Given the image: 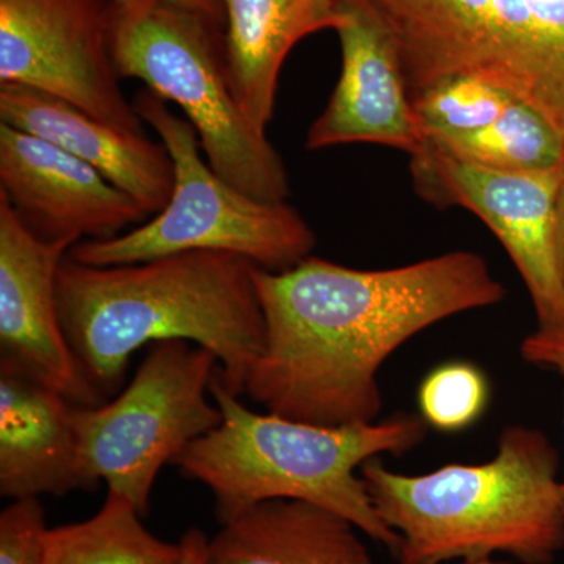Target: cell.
<instances>
[{
	"mask_svg": "<svg viewBox=\"0 0 564 564\" xmlns=\"http://www.w3.org/2000/svg\"><path fill=\"white\" fill-rule=\"evenodd\" d=\"M429 143L458 161L500 172H543L564 163L563 137L519 99L481 131Z\"/></svg>",
	"mask_w": 564,
	"mask_h": 564,
	"instance_id": "18",
	"label": "cell"
},
{
	"mask_svg": "<svg viewBox=\"0 0 564 564\" xmlns=\"http://www.w3.org/2000/svg\"><path fill=\"white\" fill-rule=\"evenodd\" d=\"M459 564H497V563H492V562H489V560H486V562L459 563Z\"/></svg>",
	"mask_w": 564,
	"mask_h": 564,
	"instance_id": "26",
	"label": "cell"
},
{
	"mask_svg": "<svg viewBox=\"0 0 564 564\" xmlns=\"http://www.w3.org/2000/svg\"><path fill=\"white\" fill-rule=\"evenodd\" d=\"M0 193L44 240H107L150 215L87 162L0 122Z\"/></svg>",
	"mask_w": 564,
	"mask_h": 564,
	"instance_id": "12",
	"label": "cell"
},
{
	"mask_svg": "<svg viewBox=\"0 0 564 564\" xmlns=\"http://www.w3.org/2000/svg\"><path fill=\"white\" fill-rule=\"evenodd\" d=\"M521 356L533 366L554 370L564 380V326L538 328L522 340ZM562 491L564 503V475Z\"/></svg>",
	"mask_w": 564,
	"mask_h": 564,
	"instance_id": "22",
	"label": "cell"
},
{
	"mask_svg": "<svg viewBox=\"0 0 564 564\" xmlns=\"http://www.w3.org/2000/svg\"><path fill=\"white\" fill-rule=\"evenodd\" d=\"M73 403L39 378L0 361V494L31 499L91 491L70 422Z\"/></svg>",
	"mask_w": 564,
	"mask_h": 564,
	"instance_id": "14",
	"label": "cell"
},
{
	"mask_svg": "<svg viewBox=\"0 0 564 564\" xmlns=\"http://www.w3.org/2000/svg\"><path fill=\"white\" fill-rule=\"evenodd\" d=\"M359 474L375 510L399 534V564L486 562L496 554L551 564L564 547L558 455L540 430L507 426L497 454L480 464L406 475L373 458Z\"/></svg>",
	"mask_w": 564,
	"mask_h": 564,
	"instance_id": "3",
	"label": "cell"
},
{
	"mask_svg": "<svg viewBox=\"0 0 564 564\" xmlns=\"http://www.w3.org/2000/svg\"><path fill=\"white\" fill-rule=\"evenodd\" d=\"M109 35L121 79L176 104L215 173L259 202H288L280 152L234 95L221 22L163 0H120L111 2Z\"/></svg>",
	"mask_w": 564,
	"mask_h": 564,
	"instance_id": "5",
	"label": "cell"
},
{
	"mask_svg": "<svg viewBox=\"0 0 564 564\" xmlns=\"http://www.w3.org/2000/svg\"><path fill=\"white\" fill-rule=\"evenodd\" d=\"M489 386L478 367L469 362H445L422 381L419 408L426 425L455 433L473 426L484 415Z\"/></svg>",
	"mask_w": 564,
	"mask_h": 564,
	"instance_id": "20",
	"label": "cell"
},
{
	"mask_svg": "<svg viewBox=\"0 0 564 564\" xmlns=\"http://www.w3.org/2000/svg\"><path fill=\"white\" fill-rule=\"evenodd\" d=\"M218 370L214 352L188 340L151 344L131 384L109 403L70 408L82 474L91 491L107 489L150 510L158 475L221 423L207 399Z\"/></svg>",
	"mask_w": 564,
	"mask_h": 564,
	"instance_id": "7",
	"label": "cell"
},
{
	"mask_svg": "<svg viewBox=\"0 0 564 564\" xmlns=\"http://www.w3.org/2000/svg\"><path fill=\"white\" fill-rule=\"evenodd\" d=\"M110 0H0V84L50 93L144 133L110 51Z\"/></svg>",
	"mask_w": 564,
	"mask_h": 564,
	"instance_id": "9",
	"label": "cell"
},
{
	"mask_svg": "<svg viewBox=\"0 0 564 564\" xmlns=\"http://www.w3.org/2000/svg\"><path fill=\"white\" fill-rule=\"evenodd\" d=\"M343 69L307 131L310 151L373 143L415 155L426 144L391 31L367 0H337Z\"/></svg>",
	"mask_w": 564,
	"mask_h": 564,
	"instance_id": "11",
	"label": "cell"
},
{
	"mask_svg": "<svg viewBox=\"0 0 564 564\" xmlns=\"http://www.w3.org/2000/svg\"><path fill=\"white\" fill-rule=\"evenodd\" d=\"M265 348L243 393L267 413L322 426L373 423L378 373L430 326L505 299L480 254L452 251L386 270L321 258L285 272L254 269Z\"/></svg>",
	"mask_w": 564,
	"mask_h": 564,
	"instance_id": "1",
	"label": "cell"
},
{
	"mask_svg": "<svg viewBox=\"0 0 564 564\" xmlns=\"http://www.w3.org/2000/svg\"><path fill=\"white\" fill-rule=\"evenodd\" d=\"M210 395L220 408V425L193 441L173 466L210 489L220 524L269 500H300L343 516L395 554L399 534L375 510L359 470L380 455L417 447L426 434L422 417L322 426L256 413L217 373Z\"/></svg>",
	"mask_w": 564,
	"mask_h": 564,
	"instance_id": "4",
	"label": "cell"
},
{
	"mask_svg": "<svg viewBox=\"0 0 564 564\" xmlns=\"http://www.w3.org/2000/svg\"><path fill=\"white\" fill-rule=\"evenodd\" d=\"M144 124L158 133L174 162L169 204L151 220L107 240L74 245L73 261L126 265L176 252L225 251L267 272H285L310 258L315 234L288 203H265L232 187L203 159L202 141L187 118L143 88L132 99Z\"/></svg>",
	"mask_w": 564,
	"mask_h": 564,
	"instance_id": "6",
	"label": "cell"
},
{
	"mask_svg": "<svg viewBox=\"0 0 564 564\" xmlns=\"http://www.w3.org/2000/svg\"><path fill=\"white\" fill-rule=\"evenodd\" d=\"M514 96L478 77H448L415 93L414 113L426 141L455 139L488 128Z\"/></svg>",
	"mask_w": 564,
	"mask_h": 564,
	"instance_id": "19",
	"label": "cell"
},
{
	"mask_svg": "<svg viewBox=\"0 0 564 564\" xmlns=\"http://www.w3.org/2000/svg\"><path fill=\"white\" fill-rule=\"evenodd\" d=\"M73 247L35 236L0 193V361L76 406H96L102 397L82 375L58 317V270Z\"/></svg>",
	"mask_w": 564,
	"mask_h": 564,
	"instance_id": "10",
	"label": "cell"
},
{
	"mask_svg": "<svg viewBox=\"0 0 564 564\" xmlns=\"http://www.w3.org/2000/svg\"><path fill=\"white\" fill-rule=\"evenodd\" d=\"M223 6L234 95L267 131L285 58L311 33L337 28V0H223Z\"/></svg>",
	"mask_w": 564,
	"mask_h": 564,
	"instance_id": "15",
	"label": "cell"
},
{
	"mask_svg": "<svg viewBox=\"0 0 564 564\" xmlns=\"http://www.w3.org/2000/svg\"><path fill=\"white\" fill-rule=\"evenodd\" d=\"M47 530L39 497L14 500L0 514V564H43Z\"/></svg>",
	"mask_w": 564,
	"mask_h": 564,
	"instance_id": "21",
	"label": "cell"
},
{
	"mask_svg": "<svg viewBox=\"0 0 564 564\" xmlns=\"http://www.w3.org/2000/svg\"><path fill=\"white\" fill-rule=\"evenodd\" d=\"M343 516L300 500H269L221 524L209 564H375Z\"/></svg>",
	"mask_w": 564,
	"mask_h": 564,
	"instance_id": "16",
	"label": "cell"
},
{
	"mask_svg": "<svg viewBox=\"0 0 564 564\" xmlns=\"http://www.w3.org/2000/svg\"><path fill=\"white\" fill-rule=\"evenodd\" d=\"M0 122L87 162L148 215L159 214L172 198V155L147 133L124 131L57 96L17 84H0Z\"/></svg>",
	"mask_w": 564,
	"mask_h": 564,
	"instance_id": "13",
	"label": "cell"
},
{
	"mask_svg": "<svg viewBox=\"0 0 564 564\" xmlns=\"http://www.w3.org/2000/svg\"><path fill=\"white\" fill-rule=\"evenodd\" d=\"M254 269L240 256L209 250L113 267L66 256L57 276L58 317L82 375L106 399L143 345L188 340L217 356V377L242 395L265 348Z\"/></svg>",
	"mask_w": 564,
	"mask_h": 564,
	"instance_id": "2",
	"label": "cell"
},
{
	"mask_svg": "<svg viewBox=\"0 0 564 564\" xmlns=\"http://www.w3.org/2000/svg\"><path fill=\"white\" fill-rule=\"evenodd\" d=\"M415 192L437 207L473 212L491 229L521 274L538 328L564 326V274L556 202L563 165L543 172H500L458 161L426 141L411 155Z\"/></svg>",
	"mask_w": 564,
	"mask_h": 564,
	"instance_id": "8",
	"label": "cell"
},
{
	"mask_svg": "<svg viewBox=\"0 0 564 564\" xmlns=\"http://www.w3.org/2000/svg\"><path fill=\"white\" fill-rule=\"evenodd\" d=\"M110 2H120V0H110ZM163 2L196 11V13L204 14V17L221 22L225 25V6H223V0H163Z\"/></svg>",
	"mask_w": 564,
	"mask_h": 564,
	"instance_id": "24",
	"label": "cell"
},
{
	"mask_svg": "<svg viewBox=\"0 0 564 564\" xmlns=\"http://www.w3.org/2000/svg\"><path fill=\"white\" fill-rule=\"evenodd\" d=\"M207 538L202 530L191 529L181 538V564H209L207 563Z\"/></svg>",
	"mask_w": 564,
	"mask_h": 564,
	"instance_id": "23",
	"label": "cell"
},
{
	"mask_svg": "<svg viewBox=\"0 0 564 564\" xmlns=\"http://www.w3.org/2000/svg\"><path fill=\"white\" fill-rule=\"evenodd\" d=\"M556 226H558V250L562 259V269L564 274V163L562 184H560L558 202H556Z\"/></svg>",
	"mask_w": 564,
	"mask_h": 564,
	"instance_id": "25",
	"label": "cell"
},
{
	"mask_svg": "<svg viewBox=\"0 0 564 564\" xmlns=\"http://www.w3.org/2000/svg\"><path fill=\"white\" fill-rule=\"evenodd\" d=\"M141 518L131 500L107 491L93 518L47 530L43 564H181V545L155 538Z\"/></svg>",
	"mask_w": 564,
	"mask_h": 564,
	"instance_id": "17",
	"label": "cell"
}]
</instances>
